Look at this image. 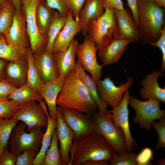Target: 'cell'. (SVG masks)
<instances>
[{"instance_id": "6da1fadb", "label": "cell", "mask_w": 165, "mask_h": 165, "mask_svg": "<svg viewBox=\"0 0 165 165\" xmlns=\"http://www.w3.org/2000/svg\"><path fill=\"white\" fill-rule=\"evenodd\" d=\"M68 165H81L89 160L111 161L118 153L102 135L95 132L74 139Z\"/></svg>"}, {"instance_id": "7a4b0ae2", "label": "cell", "mask_w": 165, "mask_h": 165, "mask_svg": "<svg viewBox=\"0 0 165 165\" xmlns=\"http://www.w3.org/2000/svg\"><path fill=\"white\" fill-rule=\"evenodd\" d=\"M57 104L60 107L74 109L90 116L93 115L97 108L74 69L67 76L63 88L58 96Z\"/></svg>"}, {"instance_id": "3957f363", "label": "cell", "mask_w": 165, "mask_h": 165, "mask_svg": "<svg viewBox=\"0 0 165 165\" xmlns=\"http://www.w3.org/2000/svg\"><path fill=\"white\" fill-rule=\"evenodd\" d=\"M140 40L143 44H151L159 38L165 25V9L152 0H138Z\"/></svg>"}, {"instance_id": "277c9868", "label": "cell", "mask_w": 165, "mask_h": 165, "mask_svg": "<svg viewBox=\"0 0 165 165\" xmlns=\"http://www.w3.org/2000/svg\"><path fill=\"white\" fill-rule=\"evenodd\" d=\"M93 116L94 132L103 137L118 154L127 152L125 135L122 129L113 123L111 110L95 111Z\"/></svg>"}, {"instance_id": "5b68a950", "label": "cell", "mask_w": 165, "mask_h": 165, "mask_svg": "<svg viewBox=\"0 0 165 165\" xmlns=\"http://www.w3.org/2000/svg\"><path fill=\"white\" fill-rule=\"evenodd\" d=\"M116 26L115 9L105 7L104 12L101 16L88 22L86 31L98 50L113 38Z\"/></svg>"}, {"instance_id": "8992f818", "label": "cell", "mask_w": 165, "mask_h": 165, "mask_svg": "<svg viewBox=\"0 0 165 165\" xmlns=\"http://www.w3.org/2000/svg\"><path fill=\"white\" fill-rule=\"evenodd\" d=\"M27 127L22 122L13 128L8 143L10 152L17 157L25 149H31L38 151L41 147L44 133L42 126L32 128L29 133L25 131Z\"/></svg>"}, {"instance_id": "52a82bcc", "label": "cell", "mask_w": 165, "mask_h": 165, "mask_svg": "<svg viewBox=\"0 0 165 165\" xmlns=\"http://www.w3.org/2000/svg\"><path fill=\"white\" fill-rule=\"evenodd\" d=\"M160 102L155 98L141 101L130 96L128 105L134 109L136 112L133 122L150 131L152 127L151 123L153 121L165 118V110L161 109Z\"/></svg>"}, {"instance_id": "ba28073f", "label": "cell", "mask_w": 165, "mask_h": 165, "mask_svg": "<svg viewBox=\"0 0 165 165\" xmlns=\"http://www.w3.org/2000/svg\"><path fill=\"white\" fill-rule=\"evenodd\" d=\"M47 111L43 101L37 104L31 101L19 105L15 114L11 117L24 123L29 131L37 126L46 127L48 124Z\"/></svg>"}, {"instance_id": "9c48e42d", "label": "cell", "mask_w": 165, "mask_h": 165, "mask_svg": "<svg viewBox=\"0 0 165 165\" xmlns=\"http://www.w3.org/2000/svg\"><path fill=\"white\" fill-rule=\"evenodd\" d=\"M98 50L94 42L87 35L83 42L78 44L76 53L81 66L95 81L101 79V69L104 65L99 64L97 61L96 53Z\"/></svg>"}, {"instance_id": "30bf717a", "label": "cell", "mask_w": 165, "mask_h": 165, "mask_svg": "<svg viewBox=\"0 0 165 165\" xmlns=\"http://www.w3.org/2000/svg\"><path fill=\"white\" fill-rule=\"evenodd\" d=\"M95 82L100 98L113 109L120 104L125 91L132 86L133 80L132 78H127L126 82L118 86L115 85L109 76L103 80L100 79Z\"/></svg>"}, {"instance_id": "8fae6325", "label": "cell", "mask_w": 165, "mask_h": 165, "mask_svg": "<svg viewBox=\"0 0 165 165\" xmlns=\"http://www.w3.org/2000/svg\"><path fill=\"white\" fill-rule=\"evenodd\" d=\"M60 108L64 121L75 133L74 139L82 138L94 132L91 116L74 109Z\"/></svg>"}, {"instance_id": "7c38bea8", "label": "cell", "mask_w": 165, "mask_h": 165, "mask_svg": "<svg viewBox=\"0 0 165 165\" xmlns=\"http://www.w3.org/2000/svg\"><path fill=\"white\" fill-rule=\"evenodd\" d=\"M39 0H21V7L25 13L30 47L32 53L45 50L47 42V37L38 33L36 24L35 11Z\"/></svg>"}, {"instance_id": "4fadbf2b", "label": "cell", "mask_w": 165, "mask_h": 165, "mask_svg": "<svg viewBox=\"0 0 165 165\" xmlns=\"http://www.w3.org/2000/svg\"><path fill=\"white\" fill-rule=\"evenodd\" d=\"M130 96L129 89H127L120 104L111 110L112 120L115 125L123 131L125 137L127 151L129 152L138 148L136 141L132 136L129 123L128 103Z\"/></svg>"}, {"instance_id": "5bb4252c", "label": "cell", "mask_w": 165, "mask_h": 165, "mask_svg": "<svg viewBox=\"0 0 165 165\" xmlns=\"http://www.w3.org/2000/svg\"><path fill=\"white\" fill-rule=\"evenodd\" d=\"M115 12L117 26L113 37L126 39L131 42L140 41L139 26L129 9L127 8L123 10L115 9Z\"/></svg>"}, {"instance_id": "9a60e30c", "label": "cell", "mask_w": 165, "mask_h": 165, "mask_svg": "<svg viewBox=\"0 0 165 165\" xmlns=\"http://www.w3.org/2000/svg\"><path fill=\"white\" fill-rule=\"evenodd\" d=\"M7 44L26 48L30 45L25 13L22 8L15 9L12 24L8 32L4 35Z\"/></svg>"}, {"instance_id": "2e32d148", "label": "cell", "mask_w": 165, "mask_h": 165, "mask_svg": "<svg viewBox=\"0 0 165 165\" xmlns=\"http://www.w3.org/2000/svg\"><path fill=\"white\" fill-rule=\"evenodd\" d=\"M57 108L56 129L58 141L60 143L59 150L62 165H68L70 160L69 153L75 138V134L64 121L60 107L58 106Z\"/></svg>"}, {"instance_id": "e0dca14e", "label": "cell", "mask_w": 165, "mask_h": 165, "mask_svg": "<svg viewBox=\"0 0 165 165\" xmlns=\"http://www.w3.org/2000/svg\"><path fill=\"white\" fill-rule=\"evenodd\" d=\"M82 28L80 20H75L69 11L64 26L54 40L53 53L66 51L74 36L82 31Z\"/></svg>"}, {"instance_id": "ac0fdd59", "label": "cell", "mask_w": 165, "mask_h": 165, "mask_svg": "<svg viewBox=\"0 0 165 165\" xmlns=\"http://www.w3.org/2000/svg\"><path fill=\"white\" fill-rule=\"evenodd\" d=\"M32 57L34 65L45 84L53 81L59 77L53 53L45 50L32 53Z\"/></svg>"}, {"instance_id": "d6986e66", "label": "cell", "mask_w": 165, "mask_h": 165, "mask_svg": "<svg viewBox=\"0 0 165 165\" xmlns=\"http://www.w3.org/2000/svg\"><path fill=\"white\" fill-rule=\"evenodd\" d=\"M130 43L126 39L113 37L98 50V57L104 65L115 63L120 59Z\"/></svg>"}, {"instance_id": "ffe728a7", "label": "cell", "mask_w": 165, "mask_h": 165, "mask_svg": "<svg viewBox=\"0 0 165 165\" xmlns=\"http://www.w3.org/2000/svg\"><path fill=\"white\" fill-rule=\"evenodd\" d=\"M160 70H154L147 74L141 81L143 88L139 91L141 98L143 101L155 98L160 102L165 103V88L159 86L158 82L159 77L164 75Z\"/></svg>"}, {"instance_id": "44dd1931", "label": "cell", "mask_w": 165, "mask_h": 165, "mask_svg": "<svg viewBox=\"0 0 165 165\" xmlns=\"http://www.w3.org/2000/svg\"><path fill=\"white\" fill-rule=\"evenodd\" d=\"M78 44V41L73 38L66 51L53 53L59 77H67L70 72L75 69L76 63L75 56Z\"/></svg>"}, {"instance_id": "7402d4cb", "label": "cell", "mask_w": 165, "mask_h": 165, "mask_svg": "<svg viewBox=\"0 0 165 165\" xmlns=\"http://www.w3.org/2000/svg\"><path fill=\"white\" fill-rule=\"evenodd\" d=\"M66 78L60 77L53 81L45 84L38 93L45 100L50 116L54 119H57V100L63 88Z\"/></svg>"}, {"instance_id": "603a6c76", "label": "cell", "mask_w": 165, "mask_h": 165, "mask_svg": "<svg viewBox=\"0 0 165 165\" xmlns=\"http://www.w3.org/2000/svg\"><path fill=\"white\" fill-rule=\"evenodd\" d=\"M28 68V61L23 63L9 61L5 69V79L17 88L26 85Z\"/></svg>"}, {"instance_id": "cb8c5ba5", "label": "cell", "mask_w": 165, "mask_h": 165, "mask_svg": "<svg viewBox=\"0 0 165 165\" xmlns=\"http://www.w3.org/2000/svg\"><path fill=\"white\" fill-rule=\"evenodd\" d=\"M104 11L103 0H86L79 14L82 24V32L85 37L87 35L86 27L88 22L100 17Z\"/></svg>"}, {"instance_id": "d4e9b609", "label": "cell", "mask_w": 165, "mask_h": 165, "mask_svg": "<svg viewBox=\"0 0 165 165\" xmlns=\"http://www.w3.org/2000/svg\"><path fill=\"white\" fill-rule=\"evenodd\" d=\"M56 11L50 7L43 0H40L36 6L35 16L38 33L47 37L50 24Z\"/></svg>"}, {"instance_id": "484cf974", "label": "cell", "mask_w": 165, "mask_h": 165, "mask_svg": "<svg viewBox=\"0 0 165 165\" xmlns=\"http://www.w3.org/2000/svg\"><path fill=\"white\" fill-rule=\"evenodd\" d=\"M4 35L0 34V58L13 62L23 63L27 61V48L8 44Z\"/></svg>"}, {"instance_id": "4316f807", "label": "cell", "mask_w": 165, "mask_h": 165, "mask_svg": "<svg viewBox=\"0 0 165 165\" xmlns=\"http://www.w3.org/2000/svg\"><path fill=\"white\" fill-rule=\"evenodd\" d=\"M74 69L97 105L98 111L101 112H105L108 105L102 101L100 98L95 80L91 76L89 75L86 73L78 60L76 62Z\"/></svg>"}, {"instance_id": "83f0119b", "label": "cell", "mask_w": 165, "mask_h": 165, "mask_svg": "<svg viewBox=\"0 0 165 165\" xmlns=\"http://www.w3.org/2000/svg\"><path fill=\"white\" fill-rule=\"evenodd\" d=\"M7 99L14 101L20 105L31 101L41 103L42 96L27 84L16 88L7 97Z\"/></svg>"}, {"instance_id": "f1b7e54d", "label": "cell", "mask_w": 165, "mask_h": 165, "mask_svg": "<svg viewBox=\"0 0 165 165\" xmlns=\"http://www.w3.org/2000/svg\"><path fill=\"white\" fill-rule=\"evenodd\" d=\"M48 124L45 132L44 134L41 148L35 158L33 165H42L46 156L47 150L49 148L51 141L52 136L57 126V119L51 117L48 112Z\"/></svg>"}, {"instance_id": "f546056e", "label": "cell", "mask_w": 165, "mask_h": 165, "mask_svg": "<svg viewBox=\"0 0 165 165\" xmlns=\"http://www.w3.org/2000/svg\"><path fill=\"white\" fill-rule=\"evenodd\" d=\"M68 15V14H61L56 12L48 32L47 42L45 49L46 51L53 53V46L54 40L64 26Z\"/></svg>"}, {"instance_id": "4dcf8cb0", "label": "cell", "mask_w": 165, "mask_h": 165, "mask_svg": "<svg viewBox=\"0 0 165 165\" xmlns=\"http://www.w3.org/2000/svg\"><path fill=\"white\" fill-rule=\"evenodd\" d=\"M27 53L28 68L27 84L38 93L45 83L34 65L32 52L30 46L27 48Z\"/></svg>"}, {"instance_id": "1f68e13d", "label": "cell", "mask_w": 165, "mask_h": 165, "mask_svg": "<svg viewBox=\"0 0 165 165\" xmlns=\"http://www.w3.org/2000/svg\"><path fill=\"white\" fill-rule=\"evenodd\" d=\"M0 9V34H6L12 24L13 15L15 10L11 0L1 5Z\"/></svg>"}, {"instance_id": "d6a6232c", "label": "cell", "mask_w": 165, "mask_h": 165, "mask_svg": "<svg viewBox=\"0 0 165 165\" xmlns=\"http://www.w3.org/2000/svg\"><path fill=\"white\" fill-rule=\"evenodd\" d=\"M42 165H62L56 128L53 133L50 145Z\"/></svg>"}, {"instance_id": "836d02e7", "label": "cell", "mask_w": 165, "mask_h": 165, "mask_svg": "<svg viewBox=\"0 0 165 165\" xmlns=\"http://www.w3.org/2000/svg\"><path fill=\"white\" fill-rule=\"evenodd\" d=\"M18 120L12 118H0V157L4 148L9 145L12 131Z\"/></svg>"}, {"instance_id": "e575fe53", "label": "cell", "mask_w": 165, "mask_h": 165, "mask_svg": "<svg viewBox=\"0 0 165 165\" xmlns=\"http://www.w3.org/2000/svg\"><path fill=\"white\" fill-rule=\"evenodd\" d=\"M158 134L157 142L155 149L160 150L165 147V118L159 119L158 121L154 120L151 123Z\"/></svg>"}, {"instance_id": "d590c367", "label": "cell", "mask_w": 165, "mask_h": 165, "mask_svg": "<svg viewBox=\"0 0 165 165\" xmlns=\"http://www.w3.org/2000/svg\"><path fill=\"white\" fill-rule=\"evenodd\" d=\"M19 106L13 100L7 99H0V118L12 117Z\"/></svg>"}, {"instance_id": "8d00e7d4", "label": "cell", "mask_w": 165, "mask_h": 165, "mask_svg": "<svg viewBox=\"0 0 165 165\" xmlns=\"http://www.w3.org/2000/svg\"><path fill=\"white\" fill-rule=\"evenodd\" d=\"M137 154L127 152L118 154L110 161V164L111 165H137Z\"/></svg>"}, {"instance_id": "74e56055", "label": "cell", "mask_w": 165, "mask_h": 165, "mask_svg": "<svg viewBox=\"0 0 165 165\" xmlns=\"http://www.w3.org/2000/svg\"><path fill=\"white\" fill-rule=\"evenodd\" d=\"M154 153L152 149L146 147L141 149L136 157L137 165H152L153 160Z\"/></svg>"}, {"instance_id": "f35d334b", "label": "cell", "mask_w": 165, "mask_h": 165, "mask_svg": "<svg viewBox=\"0 0 165 165\" xmlns=\"http://www.w3.org/2000/svg\"><path fill=\"white\" fill-rule=\"evenodd\" d=\"M39 151L31 149L24 150L17 158L16 165H32Z\"/></svg>"}, {"instance_id": "ab89813d", "label": "cell", "mask_w": 165, "mask_h": 165, "mask_svg": "<svg viewBox=\"0 0 165 165\" xmlns=\"http://www.w3.org/2000/svg\"><path fill=\"white\" fill-rule=\"evenodd\" d=\"M86 0H64L65 3L75 20H78L79 14Z\"/></svg>"}, {"instance_id": "60d3db41", "label": "cell", "mask_w": 165, "mask_h": 165, "mask_svg": "<svg viewBox=\"0 0 165 165\" xmlns=\"http://www.w3.org/2000/svg\"><path fill=\"white\" fill-rule=\"evenodd\" d=\"M17 156L8 150V145L2 150L0 157V165H15Z\"/></svg>"}, {"instance_id": "b9f144b4", "label": "cell", "mask_w": 165, "mask_h": 165, "mask_svg": "<svg viewBox=\"0 0 165 165\" xmlns=\"http://www.w3.org/2000/svg\"><path fill=\"white\" fill-rule=\"evenodd\" d=\"M157 47L161 51L162 54V64L160 71L163 72L165 69V26L163 28L159 39L155 42L150 44Z\"/></svg>"}, {"instance_id": "7bdbcfd3", "label": "cell", "mask_w": 165, "mask_h": 165, "mask_svg": "<svg viewBox=\"0 0 165 165\" xmlns=\"http://www.w3.org/2000/svg\"><path fill=\"white\" fill-rule=\"evenodd\" d=\"M16 88L5 79L0 80V99H7L8 96Z\"/></svg>"}, {"instance_id": "ee69618b", "label": "cell", "mask_w": 165, "mask_h": 165, "mask_svg": "<svg viewBox=\"0 0 165 165\" xmlns=\"http://www.w3.org/2000/svg\"><path fill=\"white\" fill-rule=\"evenodd\" d=\"M51 8L57 10L60 13L68 14L69 10L67 7L64 0H43Z\"/></svg>"}, {"instance_id": "f6af8a7d", "label": "cell", "mask_w": 165, "mask_h": 165, "mask_svg": "<svg viewBox=\"0 0 165 165\" xmlns=\"http://www.w3.org/2000/svg\"><path fill=\"white\" fill-rule=\"evenodd\" d=\"M104 7H108L115 9L123 10L125 8L122 0H103Z\"/></svg>"}, {"instance_id": "bcb514c9", "label": "cell", "mask_w": 165, "mask_h": 165, "mask_svg": "<svg viewBox=\"0 0 165 165\" xmlns=\"http://www.w3.org/2000/svg\"><path fill=\"white\" fill-rule=\"evenodd\" d=\"M127 6L134 19L139 25L138 0H127Z\"/></svg>"}, {"instance_id": "7dc6e473", "label": "cell", "mask_w": 165, "mask_h": 165, "mask_svg": "<svg viewBox=\"0 0 165 165\" xmlns=\"http://www.w3.org/2000/svg\"><path fill=\"white\" fill-rule=\"evenodd\" d=\"M108 161L105 160H89L82 163L81 165H108Z\"/></svg>"}, {"instance_id": "c3c4849f", "label": "cell", "mask_w": 165, "mask_h": 165, "mask_svg": "<svg viewBox=\"0 0 165 165\" xmlns=\"http://www.w3.org/2000/svg\"><path fill=\"white\" fill-rule=\"evenodd\" d=\"M9 61L5 59L0 58V80L5 79V69Z\"/></svg>"}, {"instance_id": "681fc988", "label": "cell", "mask_w": 165, "mask_h": 165, "mask_svg": "<svg viewBox=\"0 0 165 165\" xmlns=\"http://www.w3.org/2000/svg\"><path fill=\"white\" fill-rule=\"evenodd\" d=\"M153 2L158 6L165 9V0H152Z\"/></svg>"}, {"instance_id": "f907efd6", "label": "cell", "mask_w": 165, "mask_h": 165, "mask_svg": "<svg viewBox=\"0 0 165 165\" xmlns=\"http://www.w3.org/2000/svg\"><path fill=\"white\" fill-rule=\"evenodd\" d=\"M13 2L16 10H20L22 6L21 0H11Z\"/></svg>"}, {"instance_id": "816d5d0a", "label": "cell", "mask_w": 165, "mask_h": 165, "mask_svg": "<svg viewBox=\"0 0 165 165\" xmlns=\"http://www.w3.org/2000/svg\"><path fill=\"white\" fill-rule=\"evenodd\" d=\"M156 164L158 165H165V159L163 158L160 159H158L156 161Z\"/></svg>"}, {"instance_id": "f5cc1de1", "label": "cell", "mask_w": 165, "mask_h": 165, "mask_svg": "<svg viewBox=\"0 0 165 165\" xmlns=\"http://www.w3.org/2000/svg\"><path fill=\"white\" fill-rule=\"evenodd\" d=\"M9 0H0V4L2 5Z\"/></svg>"}, {"instance_id": "db71d44e", "label": "cell", "mask_w": 165, "mask_h": 165, "mask_svg": "<svg viewBox=\"0 0 165 165\" xmlns=\"http://www.w3.org/2000/svg\"><path fill=\"white\" fill-rule=\"evenodd\" d=\"M1 4H0V9L1 7Z\"/></svg>"}]
</instances>
